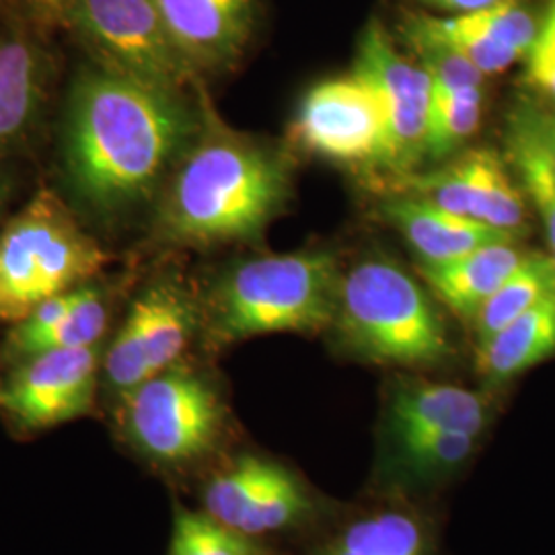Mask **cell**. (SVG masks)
Segmentation results:
<instances>
[{"label": "cell", "mask_w": 555, "mask_h": 555, "mask_svg": "<svg viewBox=\"0 0 555 555\" xmlns=\"http://www.w3.org/2000/svg\"><path fill=\"white\" fill-rule=\"evenodd\" d=\"M199 128V109L95 62L70 85L60 134L64 181L95 219L114 222L159 194Z\"/></svg>", "instance_id": "1"}, {"label": "cell", "mask_w": 555, "mask_h": 555, "mask_svg": "<svg viewBox=\"0 0 555 555\" xmlns=\"http://www.w3.org/2000/svg\"><path fill=\"white\" fill-rule=\"evenodd\" d=\"M288 155L220 121L199 103V128L165 181L157 237L178 245L258 238L291 196Z\"/></svg>", "instance_id": "2"}, {"label": "cell", "mask_w": 555, "mask_h": 555, "mask_svg": "<svg viewBox=\"0 0 555 555\" xmlns=\"http://www.w3.org/2000/svg\"><path fill=\"white\" fill-rule=\"evenodd\" d=\"M341 272L327 251L247 259L227 270L206 305L208 337L235 344L263 334H318L334 325Z\"/></svg>", "instance_id": "3"}, {"label": "cell", "mask_w": 555, "mask_h": 555, "mask_svg": "<svg viewBox=\"0 0 555 555\" xmlns=\"http://www.w3.org/2000/svg\"><path fill=\"white\" fill-rule=\"evenodd\" d=\"M334 325L350 350L383 364H437L451 352L428 293L391 259H364L341 274Z\"/></svg>", "instance_id": "4"}, {"label": "cell", "mask_w": 555, "mask_h": 555, "mask_svg": "<svg viewBox=\"0 0 555 555\" xmlns=\"http://www.w3.org/2000/svg\"><path fill=\"white\" fill-rule=\"evenodd\" d=\"M107 261L70 208L41 190L0 231V321L17 325L46 298L98 276Z\"/></svg>", "instance_id": "5"}, {"label": "cell", "mask_w": 555, "mask_h": 555, "mask_svg": "<svg viewBox=\"0 0 555 555\" xmlns=\"http://www.w3.org/2000/svg\"><path fill=\"white\" fill-rule=\"evenodd\" d=\"M59 25L91 62L121 77L169 91L199 79L169 38L155 0H66Z\"/></svg>", "instance_id": "6"}, {"label": "cell", "mask_w": 555, "mask_h": 555, "mask_svg": "<svg viewBox=\"0 0 555 555\" xmlns=\"http://www.w3.org/2000/svg\"><path fill=\"white\" fill-rule=\"evenodd\" d=\"M126 401V428L144 455L160 463H188L219 437L222 403L206 378L171 366L139 385Z\"/></svg>", "instance_id": "7"}, {"label": "cell", "mask_w": 555, "mask_h": 555, "mask_svg": "<svg viewBox=\"0 0 555 555\" xmlns=\"http://www.w3.org/2000/svg\"><path fill=\"white\" fill-rule=\"evenodd\" d=\"M291 137L302 151L321 159L380 169L387 149V112L375 87L352 73L309 89L291 124Z\"/></svg>", "instance_id": "8"}, {"label": "cell", "mask_w": 555, "mask_h": 555, "mask_svg": "<svg viewBox=\"0 0 555 555\" xmlns=\"http://www.w3.org/2000/svg\"><path fill=\"white\" fill-rule=\"evenodd\" d=\"M198 325V305L173 278H163L134 298L103 360L112 391L126 397L144 380L171 369Z\"/></svg>", "instance_id": "9"}, {"label": "cell", "mask_w": 555, "mask_h": 555, "mask_svg": "<svg viewBox=\"0 0 555 555\" xmlns=\"http://www.w3.org/2000/svg\"><path fill=\"white\" fill-rule=\"evenodd\" d=\"M354 73L369 80L387 112V149L380 171L393 179L416 173L426 160L435 85L416 60L401 54L389 31L369 23L358 43Z\"/></svg>", "instance_id": "10"}, {"label": "cell", "mask_w": 555, "mask_h": 555, "mask_svg": "<svg viewBox=\"0 0 555 555\" xmlns=\"http://www.w3.org/2000/svg\"><path fill=\"white\" fill-rule=\"evenodd\" d=\"M98 373V346L48 350L25 358L0 385V410L31 430L70 422L91 410Z\"/></svg>", "instance_id": "11"}, {"label": "cell", "mask_w": 555, "mask_h": 555, "mask_svg": "<svg viewBox=\"0 0 555 555\" xmlns=\"http://www.w3.org/2000/svg\"><path fill=\"white\" fill-rule=\"evenodd\" d=\"M206 513L243 535L280 531L311 511L297 477L274 461L243 455L204 492Z\"/></svg>", "instance_id": "12"}, {"label": "cell", "mask_w": 555, "mask_h": 555, "mask_svg": "<svg viewBox=\"0 0 555 555\" xmlns=\"http://www.w3.org/2000/svg\"><path fill=\"white\" fill-rule=\"evenodd\" d=\"M401 190L440 208L516 233L525 227V199L492 151H469L428 173L399 179Z\"/></svg>", "instance_id": "13"}, {"label": "cell", "mask_w": 555, "mask_h": 555, "mask_svg": "<svg viewBox=\"0 0 555 555\" xmlns=\"http://www.w3.org/2000/svg\"><path fill=\"white\" fill-rule=\"evenodd\" d=\"M160 20L185 64L202 75H220L243 59L259 0H155Z\"/></svg>", "instance_id": "14"}, {"label": "cell", "mask_w": 555, "mask_h": 555, "mask_svg": "<svg viewBox=\"0 0 555 555\" xmlns=\"http://www.w3.org/2000/svg\"><path fill=\"white\" fill-rule=\"evenodd\" d=\"M426 20L442 40L472 60L483 75H498L531 54L543 29L533 9L522 0H500L476 13L426 15Z\"/></svg>", "instance_id": "15"}, {"label": "cell", "mask_w": 555, "mask_h": 555, "mask_svg": "<svg viewBox=\"0 0 555 555\" xmlns=\"http://www.w3.org/2000/svg\"><path fill=\"white\" fill-rule=\"evenodd\" d=\"M380 210L416 251L420 266L447 263L488 245L515 243L518 237L511 231L453 215L414 194L387 199Z\"/></svg>", "instance_id": "16"}, {"label": "cell", "mask_w": 555, "mask_h": 555, "mask_svg": "<svg viewBox=\"0 0 555 555\" xmlns=\"http://www.w3.org/2000/svg\"><path fill=\"white\" fill-rule=\"evenodd\" d=\"M389 417L397 438L422 433L479 437L488 426L490 405L479 393L456 385L408 380L393 391Z\"/></svg>", "instance_id": "17"}, {"label": "cell", "mask_w": 555, "mask_h": 555, "mask_svg": "<svg viewBox=\"0 0 555 555\" xmlns=\"http://www.w3.org/2000/svg\"><path fill=\"white\" fill-rule=\"evenodd\" d=\"M50 59L23 36L0 38V155L27 137L40 116Z\"/></svg>", "instance_id": "18"}, {"label": "cell", "mask_w": 555, "mask_h": 555, "mask_svg": "<svg viewBox=\"0 0 555 555\" xmlns=\"http://www.w3.org/2000/svg\"><path fill=\"white\" fill-rule=\"evenodd\" d=\"M525 256L515 243H496L447 263L420 266V274L453 313L472 319Z\"/></svg>", "instance_id": "19"}, {"label": "cell", "mask_w": 555, "mask_h": 555, "mask_svg": "<svg viewBox=\"0 0 555 555\" xmlns=\"http://www.w3.org/2000/svg\"><path fill=\"white\" fill-rule=\"evenodd\" d=\"M555 354V291L477 346V371L506 383Z\"/></svg>", "instance_id": "20"}, {"label": "cell", "mask_w": 555, "mask_h": 555, "mask_svg": "<svg viewBox=\"0 0 555 555\" xmlns=\"http://www.w3.org/2000/svg\"><path fill=\"white\" fill-rule=\"evenodd\" d=\"M508 153L543 220L555 261V171L539 128V109L522 105L508 126Z\"/></svg>", "instance_id": "21"}, {"label": "cell", "mask_w": 555, "mask_h": 555, "mask_svg": "<svg viewBox=\"0 0 555 555\" xmlns=\"http://www.w3.org/2000/svg\"><path fill=\"white\" fill-rule=\"evenodd\" d=\"M554 291V258L543 254H527L515 272L500 284L496 293L469 319L477 346L506 327L511 321L527 313L541 298Z\"/></svg>", "instance_id": "22"}, {"label": "cell", "mask_w": 555, "mask_h": 555, "mask_svg": "<svg viewBox=\"0 0 555 555\" xmlns=\"http://www.w3.org/2000/svg\"><path fill=\"white\" fill-rule=\"evenodd\" d=\"M401 36L412 54H416L417 64L433 79L437 91H463L483 87L486 75L449 41L442 40L428 25L426 15H408L401 25Z\"/></svg>", "instance_id": "23"}, {"label": "cell", "mask_w": 555, "mask_h": 555, "mask_svg": "<svg viewBox=\"0 0 555 555\" xmlns=\"http://www.w3.org/2000/svg\"><path fill=\"white\" fill-rule=\"evenodd\" d=\"M323 555H426V541L416 518L380 513L348 527Z\"/></svg>", "instance_id": "24"}, {"label": "cell", "mask_w": 555, "mask_h": 555, "mask_svg": "<svg viewBox=\"0 0 555 555\" xmlns=\"http://www.w3.org/2000/svg\"><path fill=\"white\" fill-rule=\"evenodd\" d=\"M483 109V87L463 91H437L430 107L426 159H451L474 137Z\"/></svg>", "instance_id": "25"}, {"label": "cell", "mask_w": 555, "mask_h": 555, "mask_svg": "<svg viewBox=\"0 0 555 555\" xmlns=\"http://www.w3.org/2000/svg\"><path fill=\"white\" fill-rule=\"evenodd\" d=\"M107 327V305L98 286H82L77 305L56 325L40 336L31 337L11 348L21 358L34 357L48 350H70L98 346Z\"/></svg>", "instance_id": "26"}, {"label": "cell", "mask_w": 555, "mask_h": 555, "mask_svg": "<svg viewBox=\"0 0 555 555\" xmlns=\"http://www.w3.org/2000/svg\"><path fill=\"white\" fill-rule=\"evenodd\" d=\"M171 555H261V550L208 513L179 511Z\"/></svg>", "instance_id": "27"}, {"label": "cell", "mask_w": 555, "mask_h": 555, "mask_svg": "<svg viewBox=\"0 0 555 555\" xmlns=\"http://www.w3.org/2000/svg\"><path fill=\"white\" fill-rule=\"evenodd\" d=\"M477 435L469 433H422L399 437L401 455L416 472H447L474 453Z\"/></svg>", "instance_id": "28"}, {"label": "cell", "mask_w": 555, "mask_h": 555, "mask_svg": "<svg viewBox=\"0 0 555 555\" xmlns=\"http://www.w3.org/2000/svg\"><path fill=\"white\" fill-rule=\"evenodd\" d=\"M531 79L539 91L554 103L555 114V38L539 36L535 50L531 52Z\"/></svg>", "instance_id": "29"}, {"label": "cell", "mask_w": 555, "mask_h": 555, "mask_svg": "<svg viewBox=\"0 0 555 555\" xmlns=\"http://www.w3.org/2000/svg\"><path fill=\"white\" fill-rule=\"evenodd\" d=\"M420 2L428 9L442 11V13H449V15H467V13H476L481 9H488L500 0H420Z\"/></svg>", "instance_id": "30"}, {"label": "cell", "mask_w": 555, "mask_h": 555, "mask_svg": "<svg viewBox=\"0 0 555 555\" xmlns=\"http://www.w3.org/2000/svg\"><path fill=\"white\" fill-rule=\"evenodd\" d=\"M25 2L38 20L59 25L60 13L66 0H25Z\"/></svg>", "instance_id": "31"}, {"label": "cell", "mask_w": 555, "mask_h": 555, "mask_svg": "<svg viewBox=\"0 0 555 555\" xmlns=\"http://www.w3.org/2000/svg\"><path fill=\"white\" fill-rule=\"evenodd\" d=\"M539 128H541V137L543 142L547 146V153H550V159H552V167L555 171V114H543L539 112Z\"/></svg>", "instance_id": "32"}, {"label": "cell", "mask_w": 555, "mask_h": 555, "mask_svg": "<svg viewBox=\"0 0 555 555\" xmlns=\"http://www.w3.org/2000/svg\"><path fill=\"white\" fill-rule=\"evenodd\" d=\"M13 194H15V176L11 169L0 165V220L4 217Z\"/></svg>", "instance_id": "33"}, {"label": "cell", "mask_w": 555, "mask_h": 555, "mask_svg": "<svg viewBox=\"0 0 555 555\" xmlns=\"http://www.w3.org/2000/svg\"><path fill=\"white\" fill-rule=\"evenodd\" d=\"M541 34H545V31H541ZM545 36H554V34H545ZM555 38V36H554Z\"/></svg>", "instance_id": "34"}]
</instances>
